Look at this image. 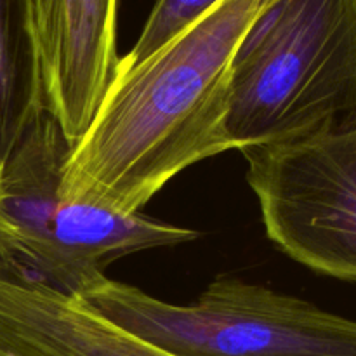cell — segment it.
Instances as JSON below:
<instances>
[{
	"mask_svg": "<svg viewBox=\"0 0 356 356\" xmlns=\"http://www.w3.org/2000/svg\"><path fill=\"white\" fill-rule=\"evenodd\" d=\"M356 120V0H271L232 63L236 149Z\"/></svg>",
	"mask_w": 356,
	"mask_h": 356,
	"instance_id": "7a4b0ae2",
	"label": "cell"
},
{
	"mask_svg": "<svg viewBox=\"0 0 356 356\" xmlns=\"http://www.w3.org/2000/svg\"><path fill=\"white\" fill-rule=\"evenodd\" d=\"M0 356H21V355L10 353V351H6V350H0Z\"/></svg>",
	"mask_w": 356,
	"mask_h": 356,
	"instance_id": "30bf717a",
	"label": "cell"
},
{
	"mask_svg": "<svg viewBox=\"0 0 356 356\" xmlns=\"http://www.w3.org/2000/svg\"><path fill=\"white\" fill-rule=\"evenodd\" d=\"M72 145L42 111L0 176V268L56 292L83 298L104 268L127 254L193 242L200 233L141 214L66 200L63 167Z\"/></svg>",
	"mask_w": 356,
	"mask_h": 356,
	"instance_id": "3957f363",
	"label": "cell"
},
{
	"mask_svg": "<svg viewBox=\"0 0 356 356\" xmlns=\"http://www.w3.org/2000/svg\"><path fill=\"white\" fill-rule=\"evenodd\" d=\"M0 350L21 356H176L110 322L82 298L2 268Z\"/></svg>",
	"mask_w": 356,
	"mask_h": 356,
	"instance_id": "52a82bcc",
	"label": "cell"
},
{
	"mask_svg": "<svg viewBox=\"0 0 356 356\" xmlns=\"http://www.w3.org/2000/svg\"><path fill=\"white\" fill-rule=\"evenodd\" d=\"M270 2L221 0L146 59L117 65L92 122L70 148L63 197L138 214L184 169L236 149L226 129L232 63Z\"/></svg>",
	"mask_w": 356,
	"mask_h": 356,
	"instance_id": "6da1fadb",
	"label": "cell"
},
{
	"mask_svg": "<svg viewBox=\"0 0 356 356\" xmlns=\"http://www.w3.org/2000/svg\"><path fill=\"white\" fill-rule=\"evenodd\" d=\"M42 111L30 0H0V163Z\"/></svg>",
	"mask_w": 356,
	"mask_h": 356,
	"instance_id": "ba28073f",
	"label": "cell"
},
{
	"mask_svg": "<svg viewBox=\"0 0 356 356\" xmlns=\"http://www.w3.org/2000/svg\"><path fill=\"white\" fill-rule=\"evenodd\" d=\"M118 0H30L44 111L70 145L92 122L118 65Z\"/></svg>",
	"mask_w": 356,
	"mask_h": 356,
	"instance_id": "8992f818",
	"label": "cell"
},
{
	"mask_svg": "<svg viewBox=\"0 0 356 356\" xmlns=\"http://www.w3.org/2000/svg\"><path fill=\"white\" fill-rule=\"evenodd\" d=\"M238 152L271 242L312 270L356 280V120Z\"/></svg>",
	"mask_w": 356,
	"mask_h": 356,
	"instance_id": "5b68a950",
	"label": "cell"
},
{
	"mask_svg": "<svg viewBox=\"0 0 356 356\" xmlns=\"http://www.w3.org/2000/svg\"><path fill=\"white\" fill-rule=\"evenodd\" d=\"M221 0H156L134 47L118 65L132 66L159 51L172 38L197 23Z\"/></svg>",
	"mask_w": 356,
	"mask_h": 356,
	"instance_id": "9c48e42d",
	"label": "cell"
},
{
	"mask_svg": "<svg viewBox=\"0 0 356 356\" xmlns=\"http://www.w3.org/2000/svg\"><path fill=\"white\" fill-rule=\"evenodd\" d=\"M2 167H3V163H0V176H2Z\"/></svg>",
	"mask_w": 356,
	"mask_h": 356,
	"instance_id": "8fae6325",
	"label": "cell"
},
{
	"mask_svg": "<svg viewBox=\"0 0 356 356\" xmlns=\"http://www.w3.org/2000/svg\"><path fill=\"white\" fill-rule=\"evenodd\" d=\"M82 299L176 356H356V320L236 277H216L191 305H170L108 277Z\"/></svg>",
	"mask_w": 356,
	"mask_h": 356,
	"instance_id": "277c9868",
	"label": "cell"
}]
</instances>
